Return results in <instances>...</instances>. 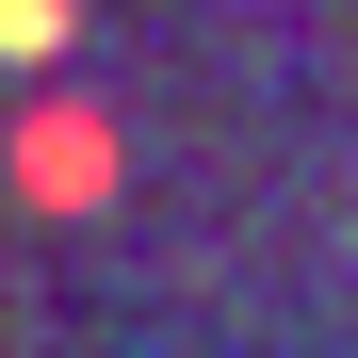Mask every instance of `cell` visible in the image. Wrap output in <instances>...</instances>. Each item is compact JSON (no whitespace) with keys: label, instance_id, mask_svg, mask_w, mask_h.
<instances>
[{"label":"cell","instance_id":"1","mask_svg":"<svg viewBox=\"0 0 358 358\" xmlns=\"http://www.w3.org/2000/svg\"><path fill=\"white\" fill-rule=\"evenodd\" d=\"M0 49H66V0H0Z\"/></svg>","mask_w":358,"mask_h":358}]
</instances>
